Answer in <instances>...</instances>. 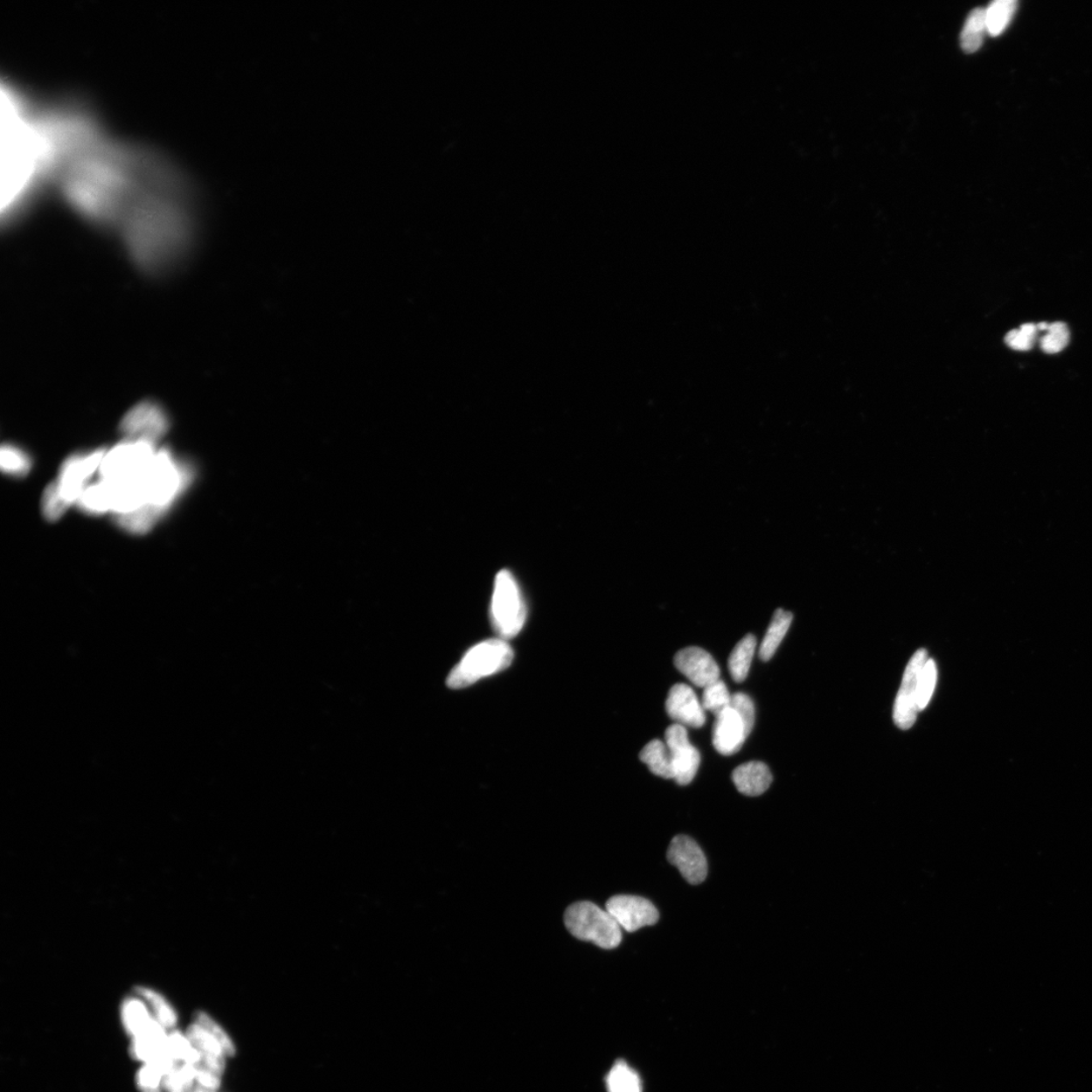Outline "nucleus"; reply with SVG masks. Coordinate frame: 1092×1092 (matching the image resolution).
Listing matches in <instances>:
<instances>
[{
	"label": "nucleus",
	"instance_id": "obj_1",
	"mask_svg": "<svg viewBox=\"0 0 1092 1092\" xmlns=\"http://www.w3.org/2000/svg\"><path fill=\"white\" fill-rule=\"evenodd\" d=\"M163 161L152 152L113 140L98 124L69 151L55 183L84 219L116 226Z\"/></svg>",
	"mask_w": 1092,
	"mask_h": 1092
},
{
	"label": "nucleus",
	"instance_id": "obj_2",
	"mask_svg": "<svg viewBox=\"0 0 1092 1092\" xmlns=\"http://www.w3.org/2000/svg\"><path fill=\"white\" fill-rule=\"evenodd\" d=\"M116 226L139 267L150 270L170 267L184 254L195 232L189 187L166 164Z\"/></svg>",
	"mask_w": 1092,
	"mask_h": 1092
},
{
	"label": "nucleus",
	"instance_id": "obj_3",
	"mask_svg": "<svg viewBox=\"0 0 1092 1092\" xmlns=\"http://www.w3.org/2000/svg\"><path fill=\"white\" fill-rule=\"evenodd\" d=\"M41 107L11 82L2 89V215L14 221L53 183V157Z\"/></svg>",
	"mask_w": 1092,
	"mask_h": 1092
},
{
	"label": "nucleus",
	"instance_id": "obj_4",
	"mask_svg": "<svg viewBox=\"0 0 1092 1092\" xmlns=\"http://www.w3.org/2000/svg\"><path fill=\"white\" fill-rule=\"evenodd\" d=\"M514 654L503 639H490L474 646L467 652L448 678L449 687L462 689L505 670L511 664Z\"/></svg>",
	"mask_w": 1092,
	"mask_h": 1092
},
{
	"label": "nucleus",
	"instance_id": "obj_5",
	"mask_svg": "<svg viewBox=\"0 0 1092 1092\" xmlns=\"http://www.w3.org/2000/svg\"><path fill=\"white\" fill-rule=\"evenodd\" d=\"M191 469L182 467L170 451L161 449L143 476L147 505L163 510L172 505L191 480Z\"/></svg>",
	"mask_w": 1092,
	"mask_h": 1092
},
{
	"label": "nucleus",
	"instance_id": "obj_6",
	"mask_svg": "<svg viewBox=\"0 0 1092 1092\" xmlns=\"http://www.w3.org/2000/svg\"><path fill=\"white\" fill-rule=\"evenodd\" d=\"M565 925L577 939L592 942L602 949H616L623 941L622 928L609 911L590 901H580L568 907Z\"/></svg>",
	"mask_w": 1092,
	"mask_h": 1092
},
{
	"label": "nucleus",
	"instance_id": "obj_7",
	"mask_svg": "<svg viewBox=\"0 0 1092 1092\" xmlns=\"http://www.w3.org/2000/svg\"><path fill=\"white\" fill-rule=\"evenodd\" d=\"M494 629L503 639L515 637L525 626L526 606L518 584L508 571L497 574L490 605Z\"/></svg>",
	"mask_w": 1092,
	"mask_h": 1092
},
{
	"label": "nucleus",
	"instance_id": "obj_8",
	"mask_svg": "<svg viewBox=\"0 0 1092 1092\" xmlns=\"http://www.w3.org/2000/svg\"><path fill=\"white\" fill-rule=\"evenodd\" d=\"M156 454L152 443L125 439L106 451L100 468L101 479L112 482L141 479Z\"/></svg>",
	"mask_w": 1092,
	"mask_h": 1092
},
{
	"label": "nucleus",
	"instance_id": "obj_9",
	"mask_svg": "<svg viewBox=\"0 0 1092 1092\" xmlns=\"http://www.w3.org/2000/svg\"><path fill=\"white\" fill-rule=\"evenodd\" d=\"M170 428V420L160 406L145 402L135 406L122 419V435L129 441L156 445Z\"/></svg>",
	"mask_w": 1092,
	"mask_h": 1092
},
{
	"label": "nucleus",
	"instance_id": "obj_10",
	"mask_svg": "<svg viewBox=\"0 0 1092 1092\" xmlns=\"http://www.w3.org/2000/svg\"><path fill=\"white\" fill-rule=\"evenodd\" d=\"M106 451L102 449L87 456H74L64 463L59 479L55 483L58 493L68 506L79 503L87 481L100 469Z\"/></svg>",
	"mask_w": 1092,
	"mask_h": 1092
},
{
	"label": "nucleus",
	"instance_id": "obj_11",
	"mask_svg": "<svg viewBox=\"0 0 1092 1092\" xmlns=\"http://www.w3.org/2000/svg\"><path fill=\"white\" fill-rule=\"evenodd\" d=\"M928 651L921 649L915 652L908 664L902 678L894 710L895 725L901 729H908L915 725L919 707H917V689L923 667L928 662Z\"/></svg>",
	"mask_w": 1092,
	"mask_h": 1092
},
{
	"label": "nucleus",
	"instance_id": "obj_12",
	"mask_svg": "<svg viewBox=\"0 0 1092 1092\" xmlns=\"http://www.w3.org/2000/svg\"><path fill=\"white\" fill-rule=\"evenodd\" d=\"M605 909L619 927L629 933L636 932L643 927L654 926L660 919L654 904L639 896H613L607 901Z\"/></svg>",
	"mask_w": 1092,
	"mask_h": 1092
},
{
	"label": "nucleus",
	"instance_id": "obj_13",
	"mask_svg": "<svg viewBox=\"0 0 1092 1092\" xmlns=\"http://www.w3.org/2000/svg\"><path fill=\"white\" fill-rule=\"evenodd\" d=\"M665 745L670 749L674 767V780L678 785H688L696 776L700 765V754L691 745L686 727L674 723L664 733Z\"/></svg>",
	"mask_w": 1092,
	"mask_h": 1092
},
{
	"label": "nucleus",
	"instance_id": "obj_14",
	"mask_svg": "<svg viewBox=\"0 0 1092 1092\" xmlns=\"http://www.w3.org/2000/svg\"><path fill=\"white\" fill-rule=\"evenodd\" d=\"M668 860L680 871L685 879L693 885L706 880L708 864L699 845L687 836H677L671 839L668 850Z\"/></svg>",
	"mask_w": 1092,
	"mask_h": 1092
},
{
	"label": "nucleus",
	"instance_id": "obj_15",
	"mask_svg": "<svg viewBox=\"0 0 1092 1092\" xmlns=\"http://www.w3.org/2000/svg\"><path fill=\"white\" fill-rule=\"evenodd\" d=\"M674 663L676 668L697 687L706 688L720 678V669L713 657L698 646H689L678 651Z\"/></svg>",
	"mask_w": 1092,
	"mask_h": 1092
},
{
	"label": "nucleus",
	"instance_id": "obj_16",
	"mask_svg": "<svg viewBox=\"0 0 1092 1092\" xmlns=\"http://www.w3.org/2000/svg\"><path fill=\"white\" fill-rule=\"evenodd\" d=\"M665 710L675 723L685 727L700 728L706 725V710L694 690L686 684H676L670 689Z\"/></svg>",
	"mask_w": 1092,
	"mask_h": 1092
},
{
	"label": "nucleus",
	"instance_id": "obj_17",
	"mask_svg": "<svg viewBox=\"0 0 1092 1092\" xmlns=\"http://www.w3.org/2000/svg\"><path fill=\"white\" fill-rule=\"evenodd\" d=\"M748 736L744 722L732 707L715 715L713 742L720 755H732L740 752Z\"/></svg>",
	"mask_w": 1092,
	"mask_h": 1092
},
{
	"label": "nucleus",
	"instance_id": "obj_18",
	"mask_svg": "<svg viewBox=\"0 0 1092 1092\" xmlns=\"http://www.w3.org/2000/svg\"><path fill=\"white\" fill-rule=\"evenodd\" d=\"M733 781L741 794L755 797L769 789L773 776L765 762L752 761L734 769Z\"/></svg>",
	"mask_w": 1092,
	"mask_h": 1092
},
{
	"label": "nucleus",
	"instance_id": "obj_19",
	"mask_svg": "<svg viewBox=\"0 0 1092 1092\" xmlns=\"http://www.w3.org/2000/svg\"><path fill=\"white\" fill-rule=\"evenodd\" d=\"M122 1025L132 1038L144 1033L156 1020L143 998H129L122 1006Z\"/></svg>",
	"mask_w": 1092,
	"mask_h": 1092
},
{
	"label": "nucleus",
	"instance_id": "obj_20",
	"mask_svg": "<svg viewBox=\"0 0 1092 1092\" xmlns=\"http://www.w3.org/2000/svg\"><path fill=\"white\" fill-rule=\"evenodd\" d=\"M792 620L791 612L783 609L775 611L771 624L769 626L759 650V657L762 662L771 660L789 629Z\"/></svg>",
	"mask_w": 1092,
	"mask_h": 1092
},
{
	"label": "nucleus",
	"instance_id": "obj_21",
	"mask_svg": "<svg viewBox=\"0 0 1092 1092\" xmlns=\"http://www.w3.org/2000/svg\"><path fill=\"white\" fill-rule=\"evenodd\" d=\"M639 759L648 765L651 773L664 779H674L673 761L667 745L654 740L642 749Z\"/></svg>",
	"mask_w": 1092,
	"mask_h": 1092
},
{
	"label": "nucleus",
	"instance_id": "obj_22",
	"mask_svg": "<svg viewBox=\"0 0 1092 1092\" xmlns=\"http://www.w3.org/2000/svg\"><path fill=\"white\" fill-rule=\"evenodd\" d=\"M755 648H757V638L751 633L741 639V642L734 646L728 658L729 673L734 682L741 683L746 680Z\"/></svg>",
	"mask_w": 1092,
	"mask_h": 1092
},
{
	"label": "nucleus",
	"instance_id": "obj_23",
	"mask_svg": "<svg viewBox=\"0 0 1092 1092\" xmlns=\"http://www.w3.org/2000/svg\"><path fill=\"white\" fill-rule=\"evenodd\" d=\"M77 504L83 511L89 514L101 515L108 511L112 512L111 486L106 480H101L90 486L88 484Z\"/></svg>",
	"mask_w": 1092,
	"mask_h": 1092
},
{
	"label": "nucleus",
	"instance_id": "obj_24",
	"mask_svg": "<svg viewBox=\"0 0 1092 1092\" xmlns=\"http://www.w3.org/2000/svg\"><path fill=\"white\" fill-rule=\"evenodd\" d=\"M985 33H987L985 10L975 9L969 14L964 28L962 30L960 37L962 50L967 54L977 52L984 44Z\"/></svg>",
	"mask_w": 1092,
	"mask_h": 1092
},
{
	"label": "nucleus",
	"instance_id": "obj_25",
	"mask_svg": "<svg viewBox=\"0 0 1092 1092\" xmlns=\"http://www.w3.org/2000/svg\"><path fill=\"white\" fill-rule=\"evenodd\" d=\"M1018 10L1016 0H997L985 9V22L988 35L998 37L1009 27Z\"/></svg>",
	"mask_w": 1092,
	"mask_h": 1092
},
{
	"label": "nucleus",
	"instance_id": "obj_26",
	"mask_svg": "<svg viewBox=\"0 0 1092 1092\" xmlns=\"http://www.w3.org/2000/svg\"><path fill=\"white\" fill-rule=\"evenodd\" d=\"M164 512L156 507L145 505L136 511L115 516L118 525L133 534H144L155 525Z\"/></svg>",
	"mask_w": 1092,
	"mask_h": 1092
},
{
	"label": "nucleus",
	"instance_id": "obj_27",
	"mask_svg": "<svg viewBox=\"0 0 1092 1092\" xmlns=\"http://www.w3.org/2000/svg\"><path fill=\"white\" fill-rule=\"evenodd\" d=\"M609 1092H643V1083L637 1072L623 1061L614 1064L606 1077Z\"/></svg>",
	"mask_w": 1092,
	"mask_h": 1092
},
{
	"label": "nucleus",
	"instance_id": "obj_28",
	"mask_svg": "<svg viewBox=\"0 0 1092 1092\" xmlns=\"http://www.w3.org/2000/svg\"><path fill=\"white\" fill-rule=\"evenodd\" d=\"M136 992L146 1001L154 1018L164 1029H174L177 1023V1016L163 995L145 987L136 988Z\"/></svg>",
	"mask_w": 1092,
	"mask_h": 1092
},
{
	"label": "nucleus",
	"instance_id": "obj_29",
	"mask_svg": "<svg viewBox=\"0 0 1092 1092\" xmlns=\"http://www.w3.org/2000/svg\"><path fill=\"white\" fill-rule=\"evenodd\" d=\"M185 1036L190 1042L204 1056H225V1053L221 1045L211 1033L205 1030L202 1026L198 1023L192 1024L187 1029Z\"/></svg>",
	"mask_w": 1092,
	"mask_h": 1092
},
{
	"label": "nucleus",
	"instance_id": "obj_30",
	"mask_svg": "<svg viewBox=\"0 0 1092 1092\" xmlns=\"http://www.w3.org/2000/svg\"><path fill=\"white\" fill-rule=\"evenodd\" d=\"M730 701H732V695L729 694L726 683L720 678L704 688L702 706L706 712L713 713L714 715L719 714L722 710L730 706Z\"/></svg>",
	"mask_w": 1092,
	"mask_h": 1092
},
{
	"label": "nucleus",
	"instance_id": "obj_31",
	"mask_svg": "<svg viewBox=\"0 0 1092 1092\" xmlns=\"http://www.w3.org/2000/svg\"><path fill=\"white\" fill-rule=\"evenodd\" d=\"M168 1047L171 1055L180 1063L197 1066L200 1062V1053L191 1045L190 1040L178 1031L168 1033Z\"/></svg>",
	"mask_w": 1092,
	"mask_h": 1092
},
{
	"label": "nucleus",
	"instance_id": "obj_32",
	"mask_svg": "<svg viewBox=\"0 0 1092 1092\" xmlns=\"http://www.w3.org/2000/svg\"><path fill=\"white\" fill-rule=\"evenodd\" d=\"M0 464L5 473L15 476H23L31 469L29 456L12 445H3L0 452Z\"/></svg>",
	"mask_w": 1092,
	"mask_h": 1092
},
{
	"label": "nucleus",
	"instance_id": "obj_33",
	"mask_svg": "<svg viewBox=\"0 0 1092 1092\" xmlns=\"http://www.w3.org/2000/svg\"><path fill=\"white\" fill-rule=\"evenodd\" d=\"M1069 338V329L1065 323H1053L1049 324L1047 334L1041 339L1042 351L1048 354L1061 352L1068 345Z\"/></svg>",
	"mask_w": 1092,
	"mask_h": 1092
},
{
	"label": "nucleus",
	"instance_id": "obj_34",
	"mask_svg": "<svg viewBox=\"0 0 1092 1092\" xmlns=\"http://www.w3.org/2000/svg\"><path fill=\"white\" fill-rule=\"evenodd\" d=\"M936 678H938V670L932 658H929L923 667L919 682V689H917V707L919 712L926 709L936 688Z\"/></svg>",
	"mask_w": 1092,
	"mask_h": 1092
},
{
	"label": "nucleus",
	"instance_id": "obj_35",
	"mask_svg": "<svg viewBox=\"0 0 1092 1092\" xmlns=\"http://www.w3.org/2000/svg\"><path fill=\"white\" fill-rule=\"evenodd\" d=\"M68 505L58 493L55 483L49 484L42 497V510L45 518L57 521L66 513Z\"/></svg>",
	"mask_w": 1092,
	"mask_h": 1092
},
{
	"label": "nucleus",
	"instance_id": "obj_36",
	"mask_svg": "<svg viewBox=\"0 0 1092 1092\" xmlns=\"http://www.w3.org/2000/svg\"><path fill=\"white\" fill-rule=\"evenodd\" d=\"M196 1023L202 1026L205 1030L208 1031L217 1040L219 1044L221 1045L226 1056L232 1057L235 1055L236 1049L232 1040L208 1014L204 1012H197Z\"/></svg>",
	"mask_w": 1092,
	"mask_h": 1092
},
{
	"label": "nucleus",
	"instance_id": "obj_37",
	"mask_svg": "<svg viewBox=\"0 0 1092 1092\" xmlns=\"http://www.w3.org/2000/svg\"><path fill=\"white\" fill-rule=\"evenodd\" d=\"M1038 328L1035 324H1024L1017 330H1012L1005 336V344L1014 351H1031L1035 344Z\"/></svg>",
	"mask_w": 1092,
	"mask_h": 1092
},
{
	"label": "nucleus",
	"instance_id": "obj_38",
	"mask_svg": "<svg viewBox=\"0 0 1092 1092\" xmlns=\"http://www.w3.org/2000/svg\"><path fill=\"white\" fill-rule=\"evenodd\" d=\"M730 707H732L734 712L740 715L746 727L747 734L749 735V734L752 733L755 725V704L751 698L745 693H735L732 695Z\"/></svg>",
	"mask_w": 1092,
	"mask_h": 1092
},
{
	"label": "nucleus",
	"instance_id": "obj_39",
	"mask_svg": "<svg viewBox=\"0 0 1092 1092\" xmlns=\"http://www.w3.org/2000/svg\"><path fill=\"white\" fill-rule=\"evenodd\" d=\"M163 1078V1072L157 1068L150 1063L144 1064L137 1075V1087L143 1092L160 1089Z\"/></svg>",
	"mask_w": 1092,
	"mask_h": 1092
},
{
	"label": "nucleus",
	"instance_id": "obj_40",
	"mask_svg": "<svg viewBox=\"0 0 1092 1092\" xmlns=\"http://www.w3.org/2000/svg\"><path fill=\"white\" fill-rule=\"evenodd\" d=\"M197 1068L196 1087L210 1091H216L221 1085V1076L214 1074V1072Z\"/></svg>",
	"mask_w": 1092,
	"mask_h": 1092
},
{
	"label": "nucleus",
	"instance_id": "obj_41",
	"mask_svg": "<svg viewBox=\"0 0 1092 1092\" xmlns=\"http://www.w3.org/2000/svg\"><path fill=\"white\" fill-rule=\"evenodd\" d=\"M192 1092H215V1091H210V1090H206V1089H199L196 1087L195 1090H193Z\"/></svg>",
	"mask_w": 1092,
	"mask_h": 1092
},
{
	"label": "nucleus",
	"instance_id": "obj_42",
	"mask_svg": "<svg viewBox=\"0 0 1092 1092\" xmlns=\"http://www.w3.org/2000/svg\"><path fill=\"white\" fill-rule=\"evenodd\" d=\"M146 1092H161V1091H160V1089H153V1090H150Z\"/></svg>",
	"mask_w": 1092,
	"mask_h": 1092
},
{
	"label": "nucleus",
	"instance_id": "obj_43",
	"mask_svg": "<svg viewBox=\"0 0 1092 1092\" xmlns=\"http://www.w3.org/2000/svg\"><path fill=\"white\" fill-rule=\"evenodd\" d=\"M174 1092H185V1091H174Z\"/></svg>",
	"mask_w": 1092,
	"mask_h": 1092
}]
</instances>
